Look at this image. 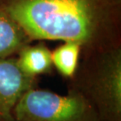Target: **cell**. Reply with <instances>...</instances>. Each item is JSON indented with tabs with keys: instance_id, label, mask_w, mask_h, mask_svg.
I'll list each match as a JSON object with an SVG mask.
<instances>
[{
	"instance_id": "obj_1",
	"label": "cell",
	"mask_w": 121,
	"mask_h": 121,
	"mask_svg": "<svg viewBox=\"0 0 121 121\" xmlns=\"http://www.w3.org/2000/svg\"><path fill=\"white\" fill-rule=\"evenodd\" d=\"M115 0H0V11L30 38L74 41L105 50L96 38L112 18Z\"/></svg>"
},
{
	"instance_id": "obj_2",
	"label": "cell",
	"mask_w": 121,
	"mask_h": 121,
	"mask_svg": "<svg viewBox=\"0 0 121 121\" xmlns=\"http://www.w3.org/2000/svg\"><path fill=\"white\" fill-rule=\"evenodd\" d=\"M69 90L80 94L101 121H121V54L118 49L92 51L77 69Z\"/></svg>"
},
{
	"instance_id": "obj_3",
	"label": "cell",
	"mask_w": 121,
	"mask_h": 121,
	"mask_svg": "<svg viewBox=\"0 0 121 121\" xmlns=\"http://www.w3.org/2000/svg\"><path fill=\"white\" fill-rule=\"evenodd\" d=\"M14 121H101L80 94L66 95L32 87L19 99L13 110Z\"/></svg>"
},
{
	"instance_id": "obj_4",
	"label": "cell",
	"mask_w": 121,
	"mask_h": 121,
	"mask_svg": "<svg viewBox=\"0 0 121 121\" xmlns=\"http://www.w3.org/2000/svg\"><path fill=\"white\" fill-rule=\"evenodd\" d=\"M35 77L21 71L14 58L0 59V121H14L13 110L21 96L35 86Z\"/></svg>"
},
{
	"instance_id": "obj_5",
	"label": "cell",
	"mask_w": 121,
	"mask_h": 121,
	"mask_svg": "<svg viewBox=\"0 0 121 121\" xmlns=\"http://www.w3.org/2000/svg\"><path fill=\"white\" fill-rule=\"evenodd\" d=\"M16 61L21 71L33 77L48 73L53 65L51 52L43 45L24 47Z\"/></svg>"
},
{
	"instance_id": "obj_6",
	"label": "cell",
	"mask_w": 121,
	"mask_h": 121,
	"mask_svg": "<svg viewBox=\"0 0 121 121\" xmlns=\"http://www.w3.org/2000/svg\"><path fill=\"white\" fill-rule=\"evenodd\" d=\"M26 34L18 25L0 11V59L7 58L24 47Z\"/></svg>"
},
{
	"instance_id": "obj_7",
	"label": "cell",
	"mask_w": 121,
	"mask_h": 121,
	"mask_svg": "<svg viewBox=\"0 0 121 121\" xmlns=\"http://www.w3.org/2000/svg\"><path fill=\"white\" fill-rule=\"evenodd\" d=\"M81 45L74 41H65L64 44L51 52L52 63L60 75L72 79L78 69Z\"/></svg>"
}]
</instances>
